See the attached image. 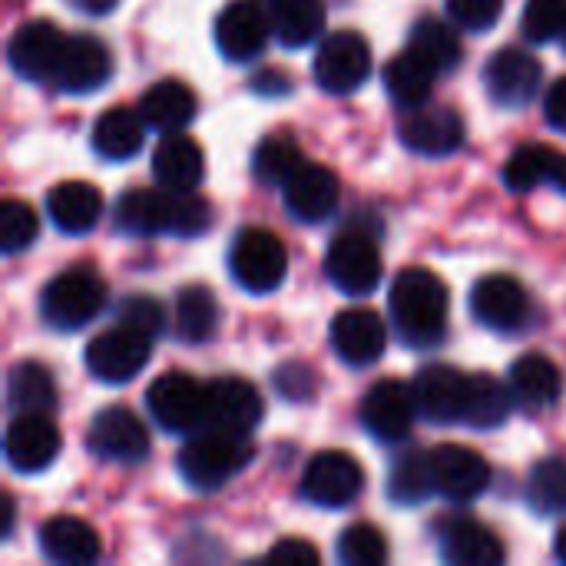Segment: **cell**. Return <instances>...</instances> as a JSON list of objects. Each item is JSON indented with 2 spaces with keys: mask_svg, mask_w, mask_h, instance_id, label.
I'll use <instances>...</instances> for the list:
<instances>
[{
  "mask_svg": "<svg viewBox=\"0 0 566 566\" xmlns=\"http://www.w3.org/2000/svg\"><path fill=\"white\" fill-rule=\"evenodd\" d=\"M116 229L129 235H179L196 239L209 229V206L192 192L176 189H129L113 209Z\"/></svg>",
  "mask_w": 566,
  "mask_h": 566,
  "instance_id": "obj_1",
  "label": "cell"
},
{
  "mask_svg": "<svg viewBox=\"0 0 566 566\" xmlns=\"http://www.w3.org/2000/svg\"><path fill=\"white\" fill-rule=\"evenodd\" d=\"M391 318L411 348H431L448 328V285L431 269H405L391 285Z\"/></svg>",
  "mask_w": 566,
  "mask_h": 566,
  "instance_id": "obj_2",
  "label": "cell"
},
{
  "mask_svg": "<svg viewBox=\"0 0 566 566\" xmlns=\"http://www.w3.org/2000/svg\"><path fill=\"white\" fill-rule=\"evenodd\" d=\"M252 454L255 448L249 438L202 428L179 451V474L196 491H219L252 461Z\"/></svg>",
  "mask_w": 566,
  "mask_h": 566,
  "instance_id": "obj_3",
  "label": "cell"
},
{
  "mask_svg": "<svg viewBox=\"0 0 566 566\" xmlns=\"http://www.w3.org/2000/svg\"><path fill=\"white\" fill-rule=\"evenodd\" d=\"M106 305V285L90 265H73L46 282L40 295V318L46 328L76 332L90 325Z\"/></svg>",
  "mask_w": 566,
  "mask_h": 566,
  "instance_id": "obj_4",
  "label": "cell"
},
{
  "mask_svg": "<svg viewBox=\"0 0 566 566\" xmlns=\"http://www.w3.org/2000/svg\"><path fill=\"white\" fill-rule=\"evenodd\" d=\"M229 272L235 285H242L252 295L275 292L289 272L285 245L279 242V235L265 229H242L229 249Z\"/></svg>",
  "mask_w": 566,
  "mask_h": 566,
  "instance_id": "obj_5",
  "label": "cell"
},
{
  "mask_svg": "<svg viewBox=\"0 0 566 566\" xmlns=\"http://www.w3.org/2000/svg\"><path fill=\"white\" fill-rule=\"evenodd\" d=\"M146 408L163 431L196 434L206 428V385L186 371H166L149 385Z\"/></svg>",
  "mask_w": 566,
  "mask_h": 566,
  "instance_id": "obj_6",
  "label": "cell"
},
{
  "mask_svg": "<svg viewBox=\"0 0 566 566\" xmlns=\"http://www.w3.org/2000/svg\"><path fill=\"white\" fill-rule=\"evenodd\" d=\"M381 269H385L381 252L365 232H342L328 245V255H325L328 282L352 298L371 295L381 282Z\"/></svg>",
  "mask_w": 566,
  "mask_h": 566,
  "instance_id": "obj_7",
  "label": "cell"
},
{
  "mask_svg": "<svg viewBox=\"0 0 566 566\" xmlns=\"http://www.w3.org/2000/svg\"><path fill=\"white\" fill-rule=\"evenodd\" d=\"M315 83L325 90V93H352L358 90L368 73H371V46L365 43L361 33L355 30H338V33H328L322 43H318V53H315Z\"/></svg>",
  "mask_w": 566,
  "mask_h": 566,
  "instance_id": "obj_8",
  "label": "cell"
},
{
  "mask_svg": "<svg viewBox=\"0 0 566 566\" xmlns=\"http://www.w3.org/2000/svg\"><path fill=\"white\" fill-rule=\"evenodd\" d=\"M149 345H153V338L139 335L126 325L106 328L86 345V355H83L86 371L103 385H126L146 368Z\"/></svg>",
  "mask_w": 566,
  "mask_h": 566,
  "instance_id": "obj_9",
  "label": "cell"
},
{
  "mask_svg": "<svg viewBox=\"0 0 566 566\" xmlns=\"http://www.w3.org/2000/svg\"><path fill=\"white\" fill-rule=\"evenodd\" d=\"M66 33L50 20H27L13 30L7 43V60L20 80L30 83H53L60 60H63Z\"/></svg>",
  "mask_w": 566,
  "mask_h": 566,
  "instance_id": "obj_10",
  "label": "cell"
},
{
  "mask_svg": "<svg viewBox=\"0 0 566 566\" xmlns=\"http://www.w3.org/2000/svg\"><path fill=\"white\" fill-rule=\"evenodd\" d=\"M365 488L361 464L345 451H322L308 461L302 478V497L315 507H348Z\"/></svg>",
  "mask_w": 566,
  "mask_h": 566,
  "instance_id": "obj_11",
  "label": "cell"
},
{
  "mask_svg": "<svg viewBox=\"0 0 566 566\" xmlns=\"http://www.w3.org/2000/svg\"><path fill=\"white\" fill-rule=\"evenodd\" d=\"M415 418H418L415 388L398 381V378L378 381L361 401V424L381 444L405 441L415 428Z\"/></svg>",
  "mask_w": 566,
  "mask_h": 566,
  "instance_id": "obj_12",
  "label": "cell"
},
{
  "mask_svg": "<svg viewBox=\"0 0 566 566\" xmlns=\"http://www.w3.org/2000/svg\"><path fill=\"white\" fill-rule=\"evenodd\" d=\"M86 448L99 461L113 464H136L149 454V431L146 424L123 405L96 411L86 431Z\"/></svg>",
  "mask_w": 566,
  "mask_h": 566,
  "instance_id": "obj_13",
  "label": "cell"
},
{
  "mask_svg": "<svg viewBox=\"0 0 566 566\" xmlns=\"http://www.w3.org/2000/svg\"><path fill=\"white\" fill-rule=\"evenodd\" d=\"M272 36V17L259 0H232L216 17V46L229 63H252Z\"/></svg>",
  "mask_w": 566,
  "mask_h": 566,
  "instance_id": "obj_14",
  "label": "cell"
},
{
  "mask_svg": "<svg viewBox=\"0 0 566 566\" xmlns=\"http://www.w3.org/2000/svg\"><path fill=\"white\" fill-rule=\"evenodd\" d=\"M471 315L491 332H517L531 318V298L517 279L494 272L471 289Z\"/></svg>",
  "mask_w": 566,
  "mask_h": 566,
  "instance_id": "obj_15",
  "label": "cell"
},
{
  "mask_svg": "<svg viewBox=\"0 0 566 566\" xmlns=\"http://www.w3.org/2000/svg\"><path fill=\"white\" fill-rule=\"evenodd\" d=\"M541 76H544L541 63L527 50H517V46L497 50L484 66L488 96L497 106H507V109L527 106L541 90Z\"/></svg>",
  "mask_w": 566,
  "mask_h": 566,
  "instance_id": "obj_16",
  "label": "cell"
},
{
  "mask_svg": "<svg viewBox=\"0 0 566 566\" xmlns=\"http://www.w3.org/2000/svg\"><path fill=\"white\" fill-rule=\"evenodd\" d=\"M431 468H434V488L441 497L454 504H471L478 501L488 484H491V464L464 448V444H441L431 451Z\"/></svg>",
  "mask_w": 566,
  "mask_h": 566,
  "instance_id": "obj_17",
  "label": "cell"
},
{
  "mask_svg": "<svg viewBox=\"0 0 566 566\" xmlns=\"http://www.w3.org/2000/svg\"><path fill=\"white\" fill-rule=\"evenodd\" d=\"M262 421V398L242 378H219L206 385V428L249 438Z\"/></svg>",
  "mask_w": 566,
  "mask_h": 566,
  "instance_id": "obj_18",
  "label": "cell"
},
{
  "mask_svg": "<svg viewBox=\"0 0 566 566\" xmlns=\"http://www.w3.org/2000/svg\"><path fill=\"white\" fill-rule=\"evenodd\" d=\"M60 431L46 415H17L3 434V454L13 471L40 474L60 458Z\"/></svg>",
  "mask_w": 566,
  "mask_h": 566,
  "instance_id": "obj_19",
  "label": "cell"
},
{
  "mask_svg": "<svg viewBox=\"0 0 566 566\" xmlns=\"http://www.w3.org/2000/svg\"><path fill=\"white\" fill-rule=\"evenodd\" d=\"M282 196H285V209L298 222H325L338 209L342 186H338V176L328 166L302 163L282 182Z\"/></svg>",
  "mask_w": 566,
  "mask_h": 566,
  "instance_id": "obj_20",
  "label": "cell"
},
{
  "mask_svg": "<svg viewBox=\"0 0 566 566\" xmlns=\"http://www.w3.org/2000/svg\"><path fill=\"white\" fill-rule=\"evenodd\" d=\"M415 401L418 415L431 424H454L464 421L468 401V375L451 365H428L415 375Z\"/></svg>",
  "mask_w": 566,
  "mask_h": 566,
  "instance_id": "obj_21",
  "label": "cell"
},
{
  "mask_svg": "<svg viewBox=\"0 0 566 566\" xmlns=\"http://www.w3.org/2000/svg\"><path fill=\"white\" fill-rule=\"evenodd\" d=\"M385 345H388L385 322L371 308H345L342 315H335L332 348L345 365L352 368L375 365L385 355Z\"/></svg>",
  "mask_w": 566,
  "mask_h": 566,
  "instance_id": "obj_22",
  "label": "cell"
},
{
  "mask_svg": "<svg viewBox=\"0 0 566 566\" xmlns=\"http://www.w3.org/2000/svg\"><path fill=\"white\" fill-rule=\"evenodd\" d=\"M398 136L418 156H451L464 143V123L454 109L418 106L398 123Z\"/></svg>",
  "mask_w": 566,
  "mask_h": 566,
  "instance_id": "obj_23",
  "label": "cell"
},
{
  "mask_svg": "<svg viewBox=\"0 0 566 566\" xmlns=\"http://www.w3.org/2000/svg\"><path fill=\"white\" fill-rule=\"evenodd\" d=\"M109 73H113L109 50L93 33H80V36H66L63 60L53 83L63 93H96L109 80Z\"/></svg>",
  "mask_w": 566,
  "mask_h": 566,
  "instance_id": "obj_24",
  "label": "cell"
},
{
  "mask_svg": "<svg viewBox=\"0 0 566 566\" xmlns=\"http://www.w3.org/2000/svg\"><path fill=\"white\" fill-rule=\"evenodd\" d=\"M153 176L163 189L192 192L206 176V156L199 143L182 133H166L153 153Z\"/></svg>",
  "mask_w": 566,
  "mask_h": 566,
  "instance_id": "obj_25",
  "label": "cell"
},
{
  "mask_svg": "<svg viewBox=\"0 0 566 566\" xmlns=\"http://www.w3.org/2000/svg\"><path fill=\"white\" fill-rule=\"evenodd\" d=\"M511 391H514V401L527 411H547L560 401V391H564V381H560V368L541 355V352H531V355H521L514 365H511Z\"/></svg>",
  "mask_w": 566,
  "mask_h": 566,
  "instance_id": "obj_26",
  "label": "cell"
},
{
  "mask_svg": "<svg viewBox=\"0 0 566 566\" xmlns=\"http://www.w3.org/2000/svg\"><path fill=\"white\" fill-rule=\"evenodd\" d=\"M46 212L53 219V226L66 235H83L90 232L99 216H103V196L96 186L83 182V179H66L60 186L50 189L46 196Z\"/></svg>",
  "mask_w": 566,
  "mask_h": 566,
  "instance_id": "obj_27",
  "label": "cell"
},
{
  "mask_svg": "<svg viewBox=\"0 0 566 566\" xmlns=\"http://www.w3.org/2000/svg\"><path fill=\"white\" fill-rule=\"evenodd\" d=\"M196 93L179 80H159L153 83L139 99V116L156 133H179L196 119Z\"/></svg>",
  "mask_w": 566,
  "mask_h": 566,
  "instance_id": "obj_28",
  "label": "cell"
},
{
  "mask_svg": "<svg viewBox=\"0 0 566 566\" xmlns=\"http://www.w3.org/2000/svg\"><path fill=\"white\" fill-rule=\"evenodd\" d=\"M441 557L454 566L504 564V544L478 521H451L441 527Z\"/></svg>",
  "mask_w": 566,
  "mask_h": 566,
  "instance_id": "obj_29",
  "label": "cell"
},
{
  "mask_svg": "<svg viewBox=\"0 0 566 566\" xmlns=\"http://www.w3.org/2000/svg\"><path fill=\"white\" fill-rule=\"evenodd\" d=\"M40 551L53 564L83 566L99 557V537L80 517H53L40 527Z\"/></svg>",
  "mask_w": 566,
  "mask_h": 566,
  "instance_id": "obj_30",
  "label": "cell"
},
{
  "mask_svg": "<svg viewBox=\"0 0 566 566\" xmlns=\"http://www.w3.org/2000/svg\"><path fill=\"white\" fill-rule=\"evenodd\" d=\"M514 391L511 385L497 381L494 375H468V401H464V424L474 431H494L511 418Z\"/></svg>",
  "mask_w": 566,
  "mask_h": 566,
  "instance_id": "obj_31",
  "label": "cell"
},
{
  "mask_svg": "<svg viewBox=\"0 0 566 566\" xmlns=\"http://www.w3.org/2000/svg\"><path fill=\"white\" fill-rule=\"evenodd\" d=\"M7 405L13 415H50L56 408L53 375L40 361H17L7 375Z\"/></svg>",
  "mask_w": 566,
  "mask_h": 566,
  "instance_id": "obj_32",
  "label": "cell"
},
{
  "mask_svg": "<svg viewBox=\"0 0 566 566\" xmlns=\"http://www.w3.org/2000/svg\"><path fill=\"white\" fill-rule=\"evenodd\" d=\"M408 50H415L438 76L441 73H451L458 70L461 56H464V46H461V36L451 23L438 20V17H421L415 20L411 33H408Z\"/></svg>",
  "mask_w": 566,
  "mask_h": 566,
  "instance_id": "obj_33",
  "label": "cell"
},
{
  "mask_svg": "<svg viewBox=\"0 0 566 566\" xmlns=\"http://www.w3.org/2000/svg\"><path fill=\"white\" fill-rule=\"evenodd\" d=\"M143 126L146 123L139 113L126 106H113L93 123V149L109 163L133 159L143 146Z\"/></svg>",
  "mask_w": 566,
  "mask_h": 566,
  "instance_id": "obj_34",
  "label": "cell"
},
{
  "mask_svg": "<svg viewBox=\"0 0 566 566\" xmlns=\"http://www.w3.org/2000/svg\"><path fill=\"white\" fill-rule=\"evenodd\" d=\"M434 80L438 73L415 53V50H405L398 53L388 66H385V90L388 96L405 106V109H418L428 103L431 90H434Z\"/></svg>",
  "mask_w": 566,
  "mask_h": 566,
  "instance_id": "obj_35",
  "label": "cell"
},
{
  "mask_svg": "<svg viewBox=\"0 0 566 566\" xmlns=\"http://www.w3.org/2000/svg\"><path fill=\"white\" fill-rule=\"evenodd\" d=\"M269 17H272V33L285 46H308L325 27L322 0H272Z\"/></svg>",
  "mask_w": 566,
  "mask_h": 566,
  "instance_id": "obj_36",
  "label": "cell"
},
{
  "mask_svg": "<svg viewBox=\"0 0 566 566\" xmlns=\"http://www.w3.org/2000/svg\"><path fill=\"white\" fill-rule=\"evenodd\" d=\"M219 302L206 285H186L176 295V332L189 345H202L216 335Z\"/></svg>",
  "mask_w": 566,
  "mask_h": 566,
  "instance_id": "obj_37",
  "label": "cell"
},
{
  "mask_svg": "<svg viewBox=\"0 0 566 566\" xmlns=\"http://www.w3.org/2000/svg\"><path fill=\"white\" fill-rule=\"evenodd\" d=\"M434 468H431V454L424 451H408L395 461L391 474H388V497L395 504L405 507H418L434 494Z\"/></svg>",
  "mask_w": 566,
  "mask_h": 566,
  "instance_id": "obj_38",
  "label": "cell"
},
{
  "mask_svg": "<svg viewBox=\"0 0 566 566\" xmlns=\"http://www.w3.org/2000/svg\"><path fill=\"white\" fill-rule=\"evenodd\" d=\"M557 163H560V153H554L551 146L524 143L504 163V186L511 192H531L544 182H554Z\"/></svg>",
  "mask_w": 566,
  "mask_h": 566,
  "instance_id": "obj_39",
  "label": "cell"
},
{
  "mask_svg": "<svg viewBox=\"0 0 566 566\" xmlns=\"http://www.w3.org/2000/svg\"><path fill=\"white\" fill-rule=\"evenodd\" d=\"M527 504L541 517L566 514V458H544L527 478Z\"/></svg>",
  "mask_w": 566,
  "mask_h": 566,
  "instance_id": "obj_40",
  "label": "cell"
},
{
  "mask_svg": "<svg viewBox=\"0 0 566 566\" xmlns=\"http://www.w3.org/2000/svg\"><path fill=\"white\" fill-rule=\"evenodd\" d=\"M302 163H305V156L295 146V139H289V136H265L255 146V156H252L255 179L259 182H275V186H282Z\"/></svg>",
  "mask_w": 566,
  "mask_h": 566,
  "instance_id": "obj_41",
  "label": "cell"
},
{
  "mask_svg": "<svg viewBox=\"0 0 566 566\" xmlns=\"http://www.w3.org/2000/svg\"><path fill=\"white\" fill-rule=\"evenodd\" d=\"M338 560L348 566H381L388 560L385 534L375 524H352L338 537Z\"/></svg>",
  "mask_w": 566,
  "mask_h": 566,
  "instance_id": "obj_42",
  "label": "cell"
},
{
  "mask_svg": "<svg viewBox=\"0 0 566 566\" xmlns=\"http://www.w3.org/2000/svg\"><path fill=\"white\" fill-rule=\"evenodd\" d=\"M36 212L20 202V199H3L0 202V249L7 255L23 252L27 245H33L36 239Z\"/></svg>",
  "mask_w": 566,
  "mask_h": 566,
  "instance_id": "obj_43",
  "label": "cell"
},
{
  "mask_svg": "<svg viewBox=\"0 0 566 566\" xmlns=\"http://www.w3.org/2000/svg\"><path fill=\"white\" fill-rule=\"evenodd\" d=\"M521 30L531 43L564 40L566 33V0H527Z\"/></svg>",
  "mask_w": 566,
  "mask_h": 566,
  "instance_id": "obj_44",
  "label": "cell"
},
{
  "mask_svg": "<svg viewBox=\"0 0 566 566\" xmlns=\"http://www.w3.org/2000/svg\"><path fill=\"white\" fill-rule=\"evenodd\" d=\"M163 322H166V312L153 295H129L116 308V325H126L146 338H156L163 332Z\"/></svg>",
  "mask_w": 566,
  "mask_h": 566,
  "instance_id": "obj_45",
  "label": "cell"
},
{
  "mask_svg": "<svg viewBox=\"0 0 566 566\" xmlns=\"http://www.w3.org/2000/svg\"><path fill=\"white\" fill-rule=\"evenodd\" d=\"M504 0H448V13L458 27L471 33H484L501 20Z\"/></svg>",
  "mask_w": 566,
  "mask_h": 566,
  "instance_id": "obj_46",
  "label": "cell"
},
{
  "mask_svg": "<svg viewBox=\"0 0 566 566\" xmlns=\"http://www.w3.org/2000/svg\"><path fill=\"white\" fill-rule=\"evenodd\" d=\"M269 560H272V564L289 566H315L318 564V551H315L308 541L289 537V541H279V544L269 551Z\"/></svg>",
  "mask_w": 566,
  "mask_h": 566,
  "instance_id": "obj_47",
  "label": "cell"
},
{
  "mask_svg": "<svg viewBox=\"0 0 566 566\" xmlns=\"http://www.w3.org/2000/svg\"><path fill=\"white\" fill-rule=\"evenodd\" d=\"M544 113H547V123H551L557 133H566V76H560V80L547 90Z\"/></svg>",
  "mask_w": 566,
  "mask_h": 566,
  "instance_id": "obj_48",
  "label": "cell"
},
{
  "mask_svg": "<svg viewBox=\"0 0 566 566\" xmlns=\"http://www.w3.org/2000/svg\"><path fill=\"white\" fill-rule=\"evenodd\" d=\"M10 531H13V501L3 497V537H10Z\"/></svg>",
  "mask_w": 566,
  "mask_h": 566,
  "instance_id": "obj_49",
  "label": "cell"
},
{
  "mask_svg": "<svg viewBox=\"0 0 566 566\" xmlns=\"http://www.w3.org/2000/svg\"><path fill=\"white\" fill-rule=\"evenodd\" d=\"M554 554L566 564V524L557 531V537H554Z\"/></svg>",
  "mask_w": 566,
  "mask_h": 566,
  "instance_id": "obj_50",
  "label": "cell"
},
{
  "mask_svg": "<svg viewBox=\"0 0 566 566\" xmlns=\"http://www.w3.org/2000/svg\"><path fill=\"white\" fill-rule=\"evenodd\" d=\"M554 186L560 189L566 196V156H560V163H557V172H554Z\"/></svg>",
  "mask_w": 566,
  "mask_h": 566,
  "instance_id": "obj_51",
  "label": "cell"
},
{
  "mask_svg": "<svg viewBox=\"0 0 566 566\" xmlns=\"http://www.w3.org/2000/svg\"><path fill=\"white\" fill-rule=\"evenodd\" d=\"M564 46H566V33H564Z\"/></svg>",
  "mask_w": 566,
  "mask_h": 566,
  "instance_id": "obj_52",
  "label": "cell"
}]
</instances>
